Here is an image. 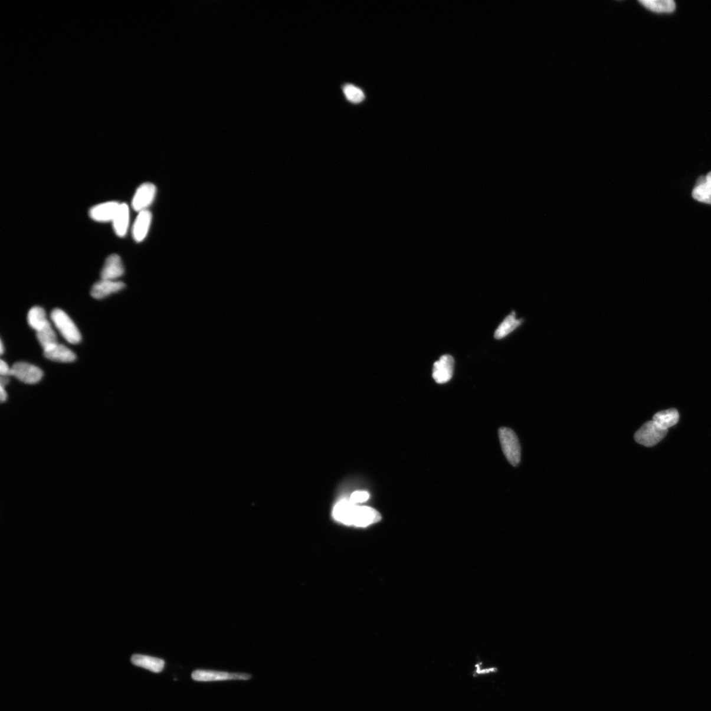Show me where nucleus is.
I'll list each match as a JSON object with an SVG mask.
<instances>
[{"label":"nucleus","mask_w":711,"mask_h":711,"mask_svg":"<svg viewBox=\"0 0 711 711\" xmlns=\"http://www.w3.org/2000/svg\"><path fill=\"white\" fill-rule=\"evenodd\" d=\"M76 477L85 493L100 512L107 516H117L122 511V503L108 479L90 464H82L76 470Z\"/></svg>","instance_id":"obj_1"},{"label":"nucleus","mask_w":711,"mask_h":711,"mask_svg":"<svg viewBox=\"0 0 711 711\" xmlns=\"http://www.w3.org/2000/svg\"><path fill=\"white\" fill-rule=\"evenodd\" d=\"M7 581L4 579H0V598H2V603L4 605L7 602H10L12 592L10 587H8Z\"/></svg>","instance_id":"obj_15"},{"label":"nucleus","mask_w":711,"mask_h":711,"mask_svg":"<svg viewBox=\"0 0 711 711\" xmlns=\"http://www.w3.org/2000/svg\"><path fill=\"white\" fill-rule=\"evenodd\" d=\"M187 430V425L182 422L151 419L140 428L136 443L143 449H153L168 440L178 438Z\"/></svg>","instance_id":"obj_6"},{"label":"nucleus","mask_w":711,"mask_h":711,"mask_svg":"<svg viewBox=\"0 0 711 711\" xmlns=\"http://www.w3.org/2000/svg\"><path fill=\"white\" fill-rule=\"evenodd\" d=\"M42 484L46 491L57 497L67 490L73 483L68 475V468L65 462L51 460L47 462L42 470Z\"/></svg>","instance_id":"obj_12"},{"label":"nucleus","mask_w":711,"mask_h":711,"mask_svg":"<svg viewBox=\"0 0 711 711\" xmlns=\"http://www.w3.org/2000/svg\"><path fill=\"white\" fill-rule=\"evenodd\" d=\"M15 563L40 576H53L61 571L65 565V558L53 548L39 544H25L16 553Z\"/></svg>","instance_id":"obj_2"},{"label":"nucleus","mask_w":711,"mask_h":711,"mask_svg":"<svg viewBox=\"0 0 711 711\" xmlns=\"http://www.w3.org/2000/svg\"><path fill=\"white\" fill-rule=\"evenodd\" d=\"M194 316L190 305H182L173 327L168 331L171 347L179 356L187 355L191 349L195 333Z\"/></svg>","instance_id":"obj_9"},{"label":"nucleus","mask_w":711,"mask_h":711,"mask_svg":"<svg viewBox=\"0 0 711 711\" xmlns=\"http://www.w3.org/2000/svg\"><path fill=\"white\" fill-rule=\"evenodd\" d=\"M56 508L66 526L87 517L85 505L74 484L68 487L62 494L55 497Z\"/></svg>","instance_id":"obj_11"},{"label":"nucleus","mask_w":711,"mask_h":711,"mask_svg":"<svg viewBox=\"0 0 711 711\" xmlns=\"http://www.w3.org/2000/svg\"><path fill=\"white\" fill-rule=\"evenodd\" d=\"M186 408L182 387L178 383L170 381L161 385L151 407V417L174 421V419L185 413Z\"/></svg>","instance_id":"obj_8"},{"label":"nucleus","mask_w":711,"mask_h":711,"mask_svg":"<svg viewBox=\"0 0 711 711\" xmlns=\"http://www.w3.org/2000/svg\"><path fill=\"white\" fill-rule=\"evenodd\" d=\"M66 534L76 541L89 544H108L113 541L112 529L94 517H84L66 526Z\"/></svg>","instance_id":"obj_10"},{"label":"nucleus","mask_w":711,"mask_h":711,"mask_svg":"<svg viewBox=\"0 0 711 711\" xmlns=\"http://www.w3.org/2000/svg\"><path fill=\"white\" fill-rule=\"evenodd\" d=\"M16 553L13 552L10 544H7L4 539L0 542V561L4 564H14Z\"/></svg>","instance_id":"obj_14"},{"label":"nucleus","mask_w":711,"mask_h":711,"mask_svg":"<svg viewBox=\"0 0 711 711\" xmlns=\"http://www.w3.org/2000/svg\"><path fill=\"white\" fill-rule=\"evenodd\" d=\"M236 282L227 274L213 276L205 285L198 301L199 313L205 319L221 315L235 294Z\"/></svg>","instance_id":"obj_3"},{"label":"nucleus","mask_w":711,"mask_h":711,"mask_svg":"<svg viewBox=\"0 0 711 711\" xmlns=\"http://www.w3.org/2000/svg\"><path fill=\"white\" fill-rule=\"evenodd\" d=\"M515 138L521 150L529 156H538L547 147L545 136L529 127H519L515 131Z\"/></svg>","instance_id":"obj_13"},{"label":"nucleus","mask_w":711,"mask_h":711,"mask_svg":"<svg viewBox=\"0 0 711 711\" xmlns=\"http://www.w3.org/2000/svg\"><path fill=\"white\" fill-rule=\"evenodd\" d=\"M228 322L224 315L208 319L199 341V354L205 364L215 362L219 358L228 336Z\"/></svg>","instance_id":"obj_7"},{"label":"nucleus","mask_w":711,"mask_h":711,"mask_svg":"<svg viewBox=\"0 0 711 711\" xmlns=\"http://www.w3.org/2000/svg\"><path fill=\"white\" fill-rule=\"evenodd\" d=\"M180 306L182 305L165 302L143 307L134 316L135 328L147 333H168Z\"/></svg>","instance_id":"obj_5"},{"label":"nucleus","mask_w":711,"mask_h":711,"mask_svg":"<svg viewBox=\"0 0 711 711\" xmlns=\"http://www.w3.org/2000/svg\"><path fill=\"white\" fill-rule=\"evenodd\" d=\"M13 572L14 571L12 564L2 563V568H0V579L8 581V579L12 576Z\"/></svg>","instance_id":"obj_16"},{"label":"nucleus","mask_w":711,"mask_h":711,"mask_svg":"<svg viewBox=\"0 0 711 711\" xmlns=\"http://www.w3.org/2000/svg\"><path fill=\"white\" fill-rule=\"evenodd\" d=\"M682 539L678 534L668 532L651 545L649 567L658 576H669L678 568L681 559Z\"/></svg>","instance_id":"obj_4"},{"label":"nucleus","mask_w":711,"mask_h":711,"mask_svg":"<svg viewBox=\"0 0 711 711\" xmlns=\"http://www.w3.org/2000/svg\"><path fill=\"white\" fill-rule=\"evenodd\" d=\"M0 518H2L0 519V529H2V532H4V530L5 529V520H4V514L3 511L2 513H0Z\"/></svg>","instance_id":"obj_17"}]
</instances>
